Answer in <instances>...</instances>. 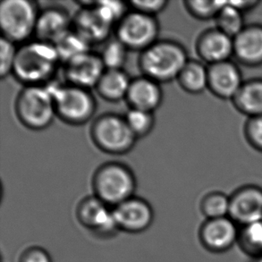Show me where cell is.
Wrapping results in <instances>:
<instances>
[{"instance_id":"cell-12","label":"cell","mask_w":262,"mask_h":262,"mask_svg":"<svg viewBox=\"0 0 262 262\" xmlns=\"http://www.w3.org/2000/svg\"><path fill=\"white\" fill-rule=\"evenodd\" d=\"M67 83L81 88H95L106 68L99 53L89 51L73 58L64 64Z\"/></svg>"},{"instance_id":"cell-10","label":"cell","mask_w":262,"mask_h":262,"mask_svg":"<svg viewBox=\"0 0 262 262\" xmlns=\"http://www.w3.org/2000/svg\"><path fill=\"white\" fill-rule=\"evenodd\" d=\"M76 215L83 227L100 236H110L119 230L113 208L106 205L95 195L81 201Z\"/></svg>"},{"instance_id":"cell-26","label":"cell","mask_w":262,"mask_h":262,"mask_svg":"<svg viewBox=\"0 0 262 262\" xmlns=\"http://www.w3.org/2000/svg\"><path fill=\"white\" fill-rule=\"evenodd\" d=\"M200 207L207 220L227 217L230 211V196L222 191H211L202 199Z\"/></svg>"},{"instance_id":"cell-24","label":"cell","mask_w":262,"mask_h":262,"mask_svg":"<svg viewBox=\"0 0 262 262\" xmlns=\"http://www.w3.org/2000/svg\"><path fill=\"white\" fill-rule=\"evenodd\" d=\"M237 245L252 259L262 255V220L240 227Z\"/></svg>"},{"instance_id":"cell-1","label":"cell","mask_w":262,"mask_h":262,"mask_svg":"<svg viewBox=\"0 0 262 262\" xmlns=\"http://www.w3.org/2000/svg\"><path fill=\"white\" fill-rule=\"evenodd\" d=\"M61 64L55 45L36 39L18 48L12 75L25 86L47 85Z\"/></svg>"},{"instance_id":"cell-9","label":"cell","mask_w":262,"mask_h":262,"mask_svg":"<svg viewBox=\"0 0 262 262\" xmlns=\"http://www.w3.org/2000/svg\"><path fill=\"white\" fill-rule=\"evenodd\" d=\"M80 10L73 17V30L91 46L104 44L115 27L96 8L93 1H80Z\"/></svg>"},{"instance_id":"cell-28","label":"cell","mask_w":262,"mask_h":262,"mask_svg":"<svg viewBox=\"0 0 262 262\" xmlns=\"http://www.w3.org/2000/svg\"><path fill=\"white\" fill-rule=\"evenodd\" d=\"M124 117L128 126L137 139L148 136L155 126V117L153 112L129 108Z\"/></svg>"},{"instance_id":"cell-27","label":"cell","mask_w":262,"mask_h":262,"mask_svg":"<svg viewBox=\"0 0 262 262\" xmlns=\"http://www.w3.org/2000/svg\"><path fill=\"white\" fill-rule=\"evenodd\" d=\"M128 52L127 48L115 38L104 43L99 54L106 70H121L126 63Z\"/></svg>"},{"instance_id":"cell-22","label":"cell","mask_w":262,"mask_h":262,"mask_svg":"<svg viewBox=\"0 0 262 262\" xmlns=\"http://www.w3.org/2000/svg\"><path fill=\"white\" fill-rule=\"evenodd\" d=\"M182 90L197 95L209 88V67L198 60L188 61L177 79Z\"/></svg>"},{"instance_id":"cell-25","label":"cell","mask_w":262,"mask_h":262,"mask_svg":"<svg viewBox=\"0 0 262 262\" xmlns=\"http://www.w3.org/2000/svg\"><path fill=\"white\" fill-rule=\"evenodd\" d=\"M55 47L60 58L61 63L63 64L73 58L92 50V46L88 42H86L73 29L60 40H58L55 44Z\"/></svg>"},{"instance_id":"cell-13","label":"cell","mask_w":262,"mask_h":262,"mask_svg":"<svg viewBox=\"0 0 262 262\" xmlns=\"http://www.w3.org/2000/svg\"><path fill=\"white\" fill-rule=\"evenodd\" d=\"M229 217L239 227L262 220V188L244 185L230 195Z\"/></svg>"},{"instance_id":"cell-16","label":"cell","mask_w":262,"mask_h":262,"mask_svg":"<svg viewBox=\"0 0 262 262\" xmlns=\"http://www.w3.org/2000/svg\"><path fill=\"white\" fill-rule=\"evenodd\" d=\"M73 29V17L66 8L51 6L39 11L36 26L37 39L55 45Z\"/></svg>"},{"instance_id":"cell-20","label":"cell","mask_w":262,"mask_h":262,"mask_svg":"<svg viewBox=\"0 0 262 262\" xmlns=\"http://www.w3.org/2000/svg\"><path fill=\"white\" fill-rule=\"evenodd\" d=\"M131 81L124 69L105 70L96 85V92L106 101L119 102L126 98Z\"/></svg>"},{"instance_id":"cell-17","label":"cell","mask_w":262,"mask_h":262,"mask_svg":"<svg viewBox=\"0 0 262 262\" xmlns=\"http://www.w3.org/2000/svg\"><path fill=\"white\" fill-rule=\"evenodd\" d=\"M196 52L207 66L229 61L234 57V39L216 27L209 29L199 36Z\"/></svg>"},{"instance_id":"cell-8","label":"cell","mask_w":262,"mask_h":262,"mask_svg":"<svg viewBox=\"0 0 262 262\" xmlns=\"http://www.w3.org/2000/svg\"><path fill=\"white\" fill-rule=\"evenodd\" d=\"M115 33L129 51L142 52L159 40L160 24L154 16L128 11L115 27Z\"/></svg>"},{"instance_id":"cell-31","label":"cell","mask_w":262,"mask_h":262,"mask_svg":"<svg viewBox=\"0 0 262 262\" xmlns=\"http://www.w3.org/2000/svg\"><path fill=\"white\" fill-rule=\"evenodd\" d=\"M245 135L249 144L262 152V116L249 118L245 124Z\"/></svg>"},{"instance_id":"cell-2","label":"cell","mask_w":262,"mask_h":262,"mask_svg":"<svg viewBox=\"0 0 262 262\" xmlns=\"http://www.w3.org/2000/svg\"><path fill=\"white\" fill-rule=\"evenodd\" d=\"M189 59L187 50L173 39H159L140 54L138 66L142 75L160 84L177 80Z\"/></svg>"},{"instance_id":"cell-6","label":"cell","mask_w":262,"mask_h":262,"mask_svg":"<svg viewBox=\"0 0 262 262\" xmlns=\"http://www.w3.org/2000/svg\"><path fill=\"white\" fill-rule=\"evenodd\" d=\"M94 145L110 155H124L135 148L138 139L128 126L124 116L116 113L100 115L90 131Z\"/></svg>"},{"instance_id":"cell-35","label":"cell","mask_w":262,"mask_h":262,"mask_svg":"<svg viewBox=\"0 0 262 262\" xmlns=\"http://www.w3.org/2000/svg\"><path fill=\"white\" fill-rule=\"evenodd\" d=\"M251 262H262V255L258 256L255 258H252V261Z\"/></svg>"},{"instance_id":"cell-4","label":"cell","mask_w":262,"mask_h":262,"mask_svg":"<svg viewBox=\"0 0 262 262\" xmlns=\"http://www.w3.org/2000/svg\"><path fill=\"white\" fill-rule=\"evenodd\" d=\"M53 96L57 117L66 124L79 126L92 119L97 101L87 89L50 82L47 84Z\"/></svg>"},{"instance_id":"cell-11","label":"cell","mask_w":262,"mask_h":262,"mask_svg":"<svg viewBox=\"0 0 262 262\" xmlns=\"http://www.w3.org/2000/svg\"><path fill=\"white\" fill-rule=\"evenodd\" d=\"M240 227L229 216L206 220L199 231L202 246L213 253L228 252L237 245Z\"/></svg>"},{"instance_id":"cell-7","label":"cell","mask_w":262,"mask_h":262,"mask_svg":"<svg viewBox=\"0 0 262 262\" xmlns=\"http://www.w3.org/2000/svg\"><path fill=\"white\" fill-rule=\"evenodd\" d=\"M39 11L32 0H3L0 3L2 37L14 44L28 42L35 35Z\"/></svg>"},{"instance_id":"cell-30","label":"cell","mask_w":262,"mask_h":262,"mask_svg":"<svg viewBox=\"0 0 262 262\" xmlns=\"http://www.w3.org/2000/svg\"><path fill=\"white\" fill-rule=\"evenodd\" d=\"M5 38L0 39V77L2 80L13 74L18 48Z\"/></svg>"},{"instance_id":"cell-33","label":"cell","mask_w":262,"mask_h":262,"mask_svg":"<svg viewBox=\"0 0 262 262\" xmlns=\"http://www.w3.org/2000/svg\"><path fill=\"white\" fill-rule=\"evenodd\" d=\"M20 262H52V260L44 249L34 246L23 252Z\"/></svg>"},{"instance_id":"cell-29","label":"cell","mask_w":262,"mask_h":262,"mask_svg":"<svg viewBox=\"0 0 262 262\" xmlns=\"http://www.w3.org/2000/svg\"><path fill=\"white\" fill-rule=\"evenodd\" d=\"M227 1H203L188 0L184 1V7L192 17L202 21H207L216 17L220 10L225 7Z\"/></svg>"},{"instance_id":"cell-15","label":"cell","mask_w":262,"mask_h":262,"mask_svg":"<svg viewBox=\"0 0 262 262\" xmlns=\"http://www.w3.org/2000/svg\"><path fill=\"white\" fill-rule=\"evenodd\" d=\"M208 67V90L220 99L233 100L245 82L239 67L231 60Z\"/></svg>"},{"instance_id":"cell-34","label":"cell","mask_w":262,"mask_h":262,"mask_svg":"<svg viewBox=\"0 0 262 262\" xmlns=\"http://www.w3.org/2000/svg\"><path fill=\"white\" fill-rule=\"evenodd\" d=\"M234 7H236L238 10L241 11L244 14L247 11L252 10L255 8L259 2L258 1H229Z\"/></svg>"},{"instance_id":"cell-3","label":"cell","mask_w":262,"mask_h":262,"mask_svg":"<svg viewBox=\"0 0 262 262\" xmlns=\"http://www.w3.org/2000/svg\"><path fill=\"white\" fill-rule=\"evenodd\" d=\"M136 186L134 171L117 161L102 164L92 177L94 195L111 208L134 197Z\"/></svg>"},{"instance_id":"cell-19","label":"cell","mask_w":262,"mask_h":262,"mask_svg":"<svg viewBox=\"0 0 262 262\" xmlns=\"http://www.w3.org/2000/svg\"><path fill=\"white\" fill-rule=\"evenodd\" d=\"M234 57L247 67L262 64V25H246L234 38Z\"/></svg>"},{"instance_id":"cell-23","label":"cell","mask_w":262,"mask_h":262,"mask_svg":"<svg viewBox=\"0 0 262 262\" xmlns=\"http://www.w3.org/2000/svg\"><path fill=\"white\" fill-rule=\"evenodd\" d=\"M216 28L230 36L233 39L246 27L245 24V14L238 10L229 1L220 10L215 18Z\"/></svg>"},{"instance_id":"cell-32","label":"cell","mask_w":262,"mask_h":262,"mask_svg":"<svg viewBox=\"0 0 262 262\" xmlns=\"http://www.w3.org/2000/svg\"><path fill=\"white\" fill-rule=\"evenodd\" d=\"M129 7L132 10L137 11L142 14L156 17L158 14L163 12L169 4L167 0H147V1H132Z\"/></svg>"},{"instance_id":"cell-21","label":"cell","mask_w":262,"mask_h":262,"mask_svg":"<svg viewBox=\"0 0 262 262\" xmlns=\"http://www.w3.org/2000/svg\"><path fill=\"white\" fill-rule=\"evenodd\" d=\"M232 101L235 108L249 118L262 116V79L245 81Z\"/></svg>"},{"instance_id":"cell-18","label":"cell","mask_w":262,"mask_h":262,"mask_svg":"<svg viewBox=\"0 0 262 262\" xmlns=\"http://www.w3.org/2000/svg\"><path fill=\"white\" fill-rule=\"evenodd\" d=\"M129 108L153 112L163 102L161 84L144 75L132 79L125 98Z\"/></svg>"},{"instance_id":"cell-14","label":"cell","mask_w":262,"mask_h":262,"mask_svg":"<svg viewBox=\"0 0 262 262\" xmlns=\"http://www.w3.org/2000/svg\"><path fill=\"white\" fill-rule=\"evenodd\" d=\"M113 211L118 229L133 234L149 228L154 217L149 202L135 196L113 208Z\"/></svg>"},{"instance_id":"cell-5","label":"cell","mask_w":262,"mask_h":262,"mask_svg":"<svg viewBox=\"0 0 262 262\" xmlns=\"http://www.w3.org/2000/svg\"><path fill=\"white\" fill-rule=\"evenodd\" d=\"M14 110L20 123L32 131L50 127L57 117L53 96L46 85L25 86L16 97Z\"/></svg>"}]
</instances>
